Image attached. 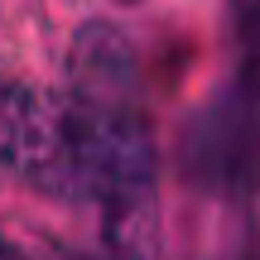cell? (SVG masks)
<instances>
[{
    "mask_svg": "<svg viewBox=\"0 0 260 260\" xmlns=\"http://www.w3.org/2000/svg\"><path fill=\"white\" fill-rule=\"evenodd\" d=\"M236 24V82L193 135L198 174L222 188L260 183V0H232Z\"/></svg>",
    "mask_w": 260,
    "mask_h": 260,
    "instance_id": "7a4b0ae2",
    "label": "cell"
},
{
    "mask_svg": "<svg viewBox=\"0 0 260 260\" xmlns=\"http://www.w3.org/2000/svg\"><path fill=\"white\" fill-rule=\"evenodd\" d=\"M0 169L44 193L73 198V145L63 96L0 87Z\"/></svg>",
    "mask_w": 260,
    "mask_h": 260,
    "instance_id": "3957f363",
    "label": "cell"
},
{
    "mask_svg": "<svg viewBox=\"0 0 260 260\" xmlns=\"http://www.w3.org/2000/svg\"><path fill=\"white\" fill-rule=\"evenodd\" d=\"M63 111L73 145V198L102 203L111 217L145 207L154 193V135L145 121L140 68L121 29H77Z\"/></svg>",
    "mask_w": 260,
    "mask_h": 260,
    "instance_id": "6da1fadb",
    "label": "cell"
},
{
    "mask_svg": "<svg viewBox=\"0 0 260 260\" xmlns=\"http://www.w3.org/2000/svg\"><path fill=\"white\" fill-rule=\"evenodd\" d=\"M0 260H29V255H24V251H19V246H10V241H5V236H0Z\"/></svg>",
    "mask_w": 260,
    "mask_h": 260,
    "instance_id": "277c9868",
    "label": "cell"
}]
</instances>
